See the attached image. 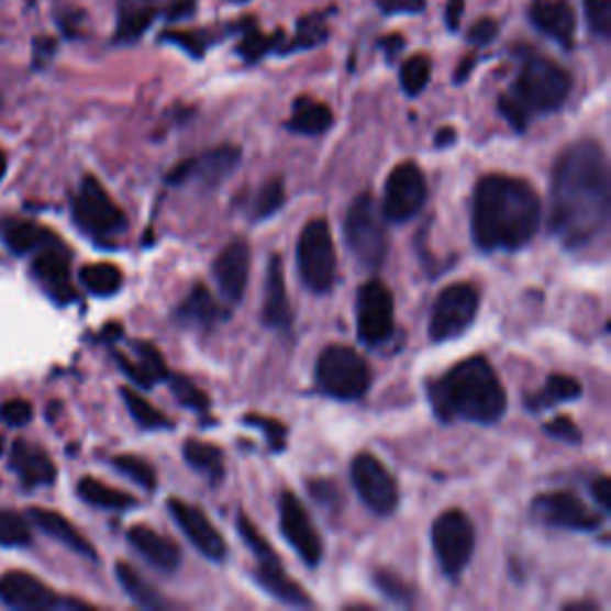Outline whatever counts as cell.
<instances>
[{"label":"cell","mask_w":611,"mask_h":611,"mask_svg":"<svg viewBox=\"0 0 611 611\" xmlns=\"http://www.w3.org/2000/svg\"><path fill=\"white\" fill-rule=\"evenodd\" d=\"M611 208L604 148L582 138L568 146L552 173L549 230L568 248H580L607 230Z\"/></svg>","instance_id":"obj_1"},{"label":"cell","mask_w":611,"mask_h":611,"mask_svg":"<svg viewBox=\"0 0 611 611\" xmlns=\"http://www.w3.org/2000/svg\"><path fill=\"white\" fill-rule=\"evenodd\" d=\"M537 191L525 179L511 175H488L474 193V240L482 252H516L535 237L540 227Z\"/></svg>","instance_id":"obj_2"},{"label":"cell","mask_w":611,"mask_h":611,"mask_svg":"<svg viewBox=\"0 0 611 611\" xmlns=\"http://www.w3.org/2000/svg\"><path fill=\"white\" fill-rule=\"evenodd\" d=\"M430 401L442 421L492 425L507 413V390L485 356H470L430 382Z\"/></svg>","instance_id":"obj_3"},{"label":"cell","mask_w":611,"mask_h":611,"mask_svg":"<svg viewBox=\"0 0 611 611\" xmlns=\"http://www.w3.org/2000/svg\"><path fill=\"white\" fill-rule=\"evenodd\" d=\"M571 93V75L543 55H531L521 65L513 87L499 99V113L516 132H523L533 115L554 113Z\"/></svg>","instance_id":"obj_4"},{"label":"cell","mask_w":611,"mask_h":611,"mask_svg":"<svg viewBox=\"0 0 611 611\" xmlns=\"http://www.w3.org/2000/svg\"><path fill=\"white\" fill-rule=\"evenodd\" d=\"M344 240L346 246H349L352 256L358 260V266H364L366 270L380 268L385 263L390 237H387V227L380 208L368 191L358 193L354 203L349 205V211H346Z\"/></svg>","instance_id":"obj_5"},{"label":"cell","mask_w":611,"mask_h":611,"mask_svg":"<svg viewBox=\"0 0 611 611\" xmlns=\"http://www.w3.org/2000/svg\"><path fill=\"white\" fill-rule=\"evenodd\" d=\"M315 385L332 399L356 401L368 392L370 368L366 358L352 346L332 344L318 356Z\"/></svg>","instance_id":"obj_6"},{"label":"cell","mask_w":611,"mask_h":611,"mask_svg":"<svg viewBox=\"0 0 611 611\" xmlns=\"http://www.w3.org/2000/svg\"><path fill=\"white\" fill-rule=\"evenodd\" d=\"M297 266L301 282L313 295H327L332 285H335L337 252L327 220L315 218L301 230L297 244Z\"/></svg>","instance_id":"obj_7"},{"label":"cell","mask_w":611,"mask_h":611,"mask_svg":"<svg viewBox=\"0 0 611 611\" xmlns=\"http://www.w3.org/2000/svg\"><path fill=\"white\" fill-rule=\"evenodd\" d=\"M73 215L77 225L93 240L118 237L127 230V218L96 177L81 179V187L73 199Z\"/></svg>","instance_id":"obj_8"},{"label":"cell","mask_w":611,"mask_h":611,"mask_svg":"<svg viewBox=\"0 0 611 611\" xmlns=\"http://www.w3.org/2000/svg\"><path fill=\"white\" fill-rule=\"evenodd\" d=\"M435 557L447 578H462L476 549V527L464 511L449 509L433 525Z\"/></svg>","instance_id":"obj_9"},{"label":"cell","mask_w":611,"mask_h":611,"mask_svg":"<svg viewBox=\"0 0 611 611\" xmlns=\"http://www.w3.org/2000/svg\"><path fill=\"white\" fill-rule=\"evenodd\" d=\"M480 295L474 285L456 282L444 287L435 299L433 315H430V340L449 342L470 327L476 321Z\"/></svg>","instance_id":"obj_10"},{"label":"cell","mask_w":611,"mask_h":611,"mask_svg":"<svg viewBox=\"0 0 611 611\" xmlns=\"http://www.w3.org/2000/svg\"><path fill=\"white\" fill-rule=\"evenodd\" d=\"M427 201V182L419 165L399 163L385 182L380 213L390 222H407L423 211Z\"/></svg>","instance_id":"obj_11"},{"label":"cell","mask_w":611,"mask_h":611,"mask_svg":"<svg viewBox=\"0 0 611 611\" xmlns=\"http://www.w3.org/2000/svg\"><path fill=\"white\" fill-rule=\"evenodd\" d=\"M358 340L368 346H380L395 332V297L385 282L370 280L358 289L356 299Z\"/></svg>","instance_id":"obj_12"},{"label":"cell","mask_w":611,"mask_h":611,"mask_svg":"<svg viewBox=\"0 0 611 611\" xmlns=\"http://www.w3.org/2000/svg\"><path fill=\"white\" fill-rule=\"evenodd\" d=\"M352 482L370 511L387 516L399 504V485L378 456L370 452L356 454L352 464Z\"/></svg>","instance_id":"obj_13"},{"label":"cell","mask_w":611,"mask_h":611,"mask_svg":"<svg viewBox=\"0 0 611 611\" xmlns=\"http://www.w3.org/2000/svg\"><path fill=\"white\" fill-rule=\"evenodd\" d=\"M280 531L303 564L309 566L321 564L323 540L318 535L309 511H306V507L301 504V499L291 490H285L280 495Z\"/></svg>","instance_id":"obj_14"},{"label":"cell","mask_w":611,"mask_h":611,"mask_svg":"<svg viewBox=\"0 0 611 611\" xmlns=\"http://www.w3.org/2000/svg\"><path fill=\"white\" fill-rule=\"evenodd\" d=\"M533 516L554 527H566V531L590 533L602 525V516L590 509L574 492H547L535 497Z\"/></svg>","instance_id":"obj_15"},{"label":"cell","mask_w":611,"mask_h":611,"mask_svg":"<svg viewBox=\"0 0 611 611\" xmlns=\"http://www.w3.org/2000/svg\"><path fill=\"white\" fill-rule=\"evenodd\" d=\"M242 160V151L237 146H218L201 153V156L187 158L177 163L168 175L170 185H187V182H199L203 187H218L222 179H227L234 168Z\"/></svg>","instance_id":"obj_16"},{"label":"cell","mask_w":611,"mask_h":611,"mask_svg":"<svg viewBox=\"0 0 611 611\" xmlns=\"http://www.w3.org/2000/svg\"><path fill=\"white\" fill-rule=\"evenodd\" d=\"M0 602L10 609L38 611L55 607H81L79 602L60 600L58 592L51 590L44 580L24 571H8L0 576Z\"/></svg>","instance_id":"obj_17"},{"label":"cell","mask_w":611,"mask_h":611,"mask_svg":"<svg viewBox=\"0 0 611 611\" xmlns=\"http://www.w3.org/2000/svg\"><path fill=\"white\" fill-rule=\"evenodd\" d=\"M168 511L173 513L175 523L182 527V533L189 537V543L197 547L205 559L211 562L225 559L227 554L225 537L220 535L218 527L208 521V516L199 507L185 502V499H170Z\"/></svg>","instance_id":"obj_18"},{"label":"cell","mask_w":611,"mask_h":611,"mask_svg":"<svg viewBox=\"0 0 611 611\" xmlns=\"http://www.w3.org/2000/svg\"><path fill=\"white\" fill-rule=\"evenodd\" d=\"M248 268H252V248L244 240H234L222 248L213 263V273L225 299L242 301L248 282Z\"/></svg>","instance_id":"obj_19"},{"label":"cell","mask_w":611,"mask_h":611,"mask_svg":"<svg viewBox=\"0 0 611 611\" xmlns=\"http://www.w3.org/2000/svg\"><path fill=\"white\" fill-rule=\"evenodd\" d=\"M256 562L258 564H256L254 578L263 590L275 597V600H280L282 604H289V607H309L311 604L309 595L303 592L299 582L291 580L285 574L280 557H277L273 547L268 552L256 554Z\"/></svg>","instance_id":"obj_20"},{"label":"cell","mask_w":611,"mask_h":611,"mask_svg":"<svg viewBox=\"0 0 611 611\" xmlns=\"http://www.w3.org/2000/svg\"><path fill=\"white\" fill-rule=\"evenodd\" d=\"M34 275L58 303H69L77 299L73 277H69V254L65 244L38 252V256L34 258Z\"/></svg>","instance_id":"obj_21"},{"label":"cell","mask_w":611,"mask_h":611,"mask_svg":"<svg viewBox=\"0 0 611 611\" xmlns=\"http://www.w3.org/2000/svg\"><path fill=\"white\" fill-rule=\"evenodd\" d=\"M527 15H531V22L540 32L549 36L552 41H557L559 46H574L576 15L566 0H533Z\"/></svg>","instance_id":"obj_22"},{"label":"cell","mask_w":611,"mask_h":611,"mask_svg":"<svg viewBox=\"0 0 611 611\" xmlns=\"http://www.w3.org/2000/svg\"><path fill=\"white\" fill-rule=\"evenodd\" d=\"M127 540L153 568H158L163 574H175L179 564H182V552H179L177 543L148 525H132L127 531Z\"/></svg>","instance_id":"obj_23"},{"label":"cell","mask_w":611,"mask_h":611,"mask_svg":"<svg viewBox=\"0 0 611 611\" xmlns=\"http://www.w3.org/2000/svg\"><path fill=\"white\" fill-rule=\"evenodd\" d=\"M295 313H291L289 295L285 285V273H282V258L273 256L268 275H266V299H263V323L273 330H289Z\"/></svg>","instance_id":"obj_24"},{"label":"cell","mask_w":611,"mask_h":611,"mask_svg":"<svg viewBox=\"0 0 611 611\" xmlns=\"http://www.w3.org/2000/svg\"><path fill=\"white\" fill-rule=\"evenodd\" d=\"M10 464L26 488H38V485H51L55 480L53 458L30 442L18 440L12 444Z\"/></svg>","instance_id":"obj_25"},{"label":"cell","mask_w":611,"mask_h":611,"mask_svg":"<svg viewBox=\"0 0 611 611\" xmlns=\"http://www.w3.org/2000/svg\"><path fill=\"white\" fill-rule=\"evenodd\" d=\"M34 521L36 527H41L46 535H51L53 540H58L60 545L69 547L73 552L81 554V557H89V559H96V549L93 545L89 543V540L81 535L77 527L69 523L63 513L58 511H53V509H44V507H34L30 509V513H26Z\"/></svg>","instance_id":"obj_26"},{"label":"cell","mask_w":611,"mask_h":611,"mask_svg":"<svg viewBox=\"0 0 611 611\" xmlns=\"http://www.w3.org/2000/svg\"><path fill=\"white\" fill-rule=\"evenodd\" d=\"M136 358H127L124 354H115V358L120 360V368L130 375V380H134L136 385L151 387L160 380H168V366H165V358L158 352L156 344L151 342H136L134 346Z\"/></svg>","instance_id":"obj_27"},{"label":"cell","mask_w":611,"mask_h":611,"mask_svg":"<svg viewBox=\"0 0 611 611\" xmlns=\"http://www.w3.org/2000/svg\"><path fill=\"white\" fill-rule=\"evenodd\" d=\"M227 315L230 313L225 306H220L203 285L193 287L191 295L179 303V309L175 313L177 323L197 325V327H215L218 323L225 321Z\"/></svg>","instance_id":"obj_28"},{"label":"cell","mask_w":611,"mask_h":611,"mask_svg":"<svg viewBox=\"0 0 611 611\" xmlns=\"http://www.w3.org/2000/svg\"><path fill=\"white\" fill-rule=\"evenodd\" d=\"M158 12L160 8L156 5V0H122L115 44H134L142 38L151 22L158 18Z\"/></svg>","instance_id":"obj_29"},{"label":"cell","mask_w":611,"mask_h":611,"mask_svg":"<svg viewBox=\"0 0 611 611\" xmlns=\"http://www.w3.org/2000/svg\"><path fill=\"white\" fill-rule=\"evenodd\" d=\"M287 127L291 132L306 134V136L325 134L332 127V110L321 101L301 96V99L295 101V108H291V118L287 122Z\"/></svg>","instance_id":"obj_30"},{"label":"cell","mask_w":611,"mask_h":611,"mask_svg":"<svg viewBox=\"0 0 611 611\" xmlns=\"http://www.w3.org/2000/svg\"><path fill=\"white\" fill-rule=\"evenodd\" d=\"M115 576L120 580L122 590L130 595V600L138 607L158 611V609H168V602L163 600L160 592L151 586V582L136 571L134 566H130L127 562H118L115 564Z\"/></svg>","instance_id":"obj_31"},{"label":"cell","mask_w":611,"mask_h":611,"mask_svg":"<svg viewBox=\"0 0 611 611\" xmlns=\"http://www.w3.org/2000/svg\"><path fill=\"white\" fill-rule=\"evenodd\" d=\"M5 242L15 254L44 252V248L63 244L51 230L36 225V222H12L5 230Z\"/></svg>","instance_id":"obj_32"},{"label":"cell","mask_w":611,"mask_h":611,"mask_svg":"<svg viewBox=\"0 0 611 611\" xmlns=\"http://www.w3.org/2000/svg\"><path fill=\"white\" fill-rule=\"evenodd\" d=\"M77 492L87 504L108 509V511H124L136 507V499L132 495L122 492L118 488H110V485L96 478H81L77 485Z\"/></svg>","instance_id":"obj_33"},{"label":"cell","mask_w":611,"mask_h":611,"mask_svg":"<svg viewBox=\"0 0 611 611\" xmlns=\"http://www.w3.org/2000/svg\"><path fill=\"white\" fill-rule=\"evenodd\" d=\"M182 452H185V462L203 478L218 482L222 476H225V458H222V452L215 447V444H208L201 440H187Z\"/></svg>","instance_id":"obj_34"},{"label":"cell","mask_w":611,"mask_h":611,"mask_svg":"<svg viewBox=\"0 0 611 611\" xmlns=\"http://www.w3.org/2000/svg\"><path fill=\"white\" fill-rule=\"evenodd\" d=\"M580 382L571 378V375H549L543 392L527 395L525 404L533 411H543L554 404H562V401H574L580 397Z\"/></svg>","instance_id":"obj_35"},{"label":"cell","mask_w":611,"mask_h":611,"mask_svg":"<svg viewBox=\"0 0 611 611\" xmlns=\"http://www.w3.org/2000/svg\"><path fill=\"white\" fill-rule=\"evenodd\" d=\"M79 280L96 297H113L120 291L124 277L113 263H91V266L81 268Z\"/></svg>","instance_id":"obj_36"},{"label":"cell","mask_w":611,"mask_h":611,"mask_svg":"<svg viewBox=\"0 0 611 611\" xmlns=\"http://www.w3.org/2000/svg\"><path fill=\"white\" fill-rule=\"evenodd\" d=\"M120 395L124 399V407H127V411L132 413V419L138 427H144V430H170L173 427V421L168 419V415L158 411L153 404H148L142 395H136L134 390H130V387H122Z\"/></svg>","instance_id":"obj_37"},{"label":"cell","mask_w":611,"mask_h":611,"mask_svg":"<svg viewBox=\"0 0 611 611\" xmlns=\"http://www.w3.org/2000/svg\"><path fill=\"white\" fill-rule=\"evenodd\" d=\"M113 466L120 470L122 476H127L130 480H134L138 488H144L146 492H153L158 488L156 468H153L148 462H144L142 456L120 454V456L113 458Z\"/></svg>","instance_id":"obj_38"},{"label":"cell","mask_w":611,"mask_h":611,"mask_svg":"<svg viewBox=\"0 0 611 611\" xmlns=\"http://www.w3.org/2000/svg\"><path fill=\"white\" fill-rule=\"evenodd\" d=\"M430 73H433V65H430L425 55H413V58L401 65V89L407 91V96H421L430 81Z\"/></svg>","instance_id":"obj_39"},{"label":"cell","mask_w":611,"mask_h":611,"mask_svg":"<svg viewBox=\"0 0 611 611\" xmlns=\"http://www.w3.org/2000/svg\"><path fill=\"white\" fill-rule=\"evenodd\" d=\"M30 543H32V531L20 513L0 509V545L26 547Z\"/></svg>","instance_id":"obj_40"},{"label":"cell","mask_w":611,"mask_h":611,"mask_svg":"<svg viewBox=\"0 0 611 611\" xmlns=\"http://www.w3.org/2000/svg\"><path fill=\"white\" fill-rule=\"evenodd\" d=\"M168 382H170V390L173 395L177 397V401L182 407L191 409V411H205L208 407H211V399H208V395L201 390V387L185 378V375H168Z\"/></svg>","instance_id":"obj_41"},{"label":"cell","mask_w":611,"mask_h":611,"mask_svg":"<svg viewBox=\"0 0 611 611\" xmlns=\"http://www.w3.org/2000/svg\"><path fill=\"white\" fill-rule=\"evenodd\" d=\"M282 203H285V185H282L280 177H275V179H270V182L263 185L260 191L256 193L254 218L266 220V218H270V215L280 211Z\"/></svg>","instance_id":"obj_42"},{"label":"cell","mask_w":611,"mask_h":611,"mask_svg":"<svg viewBox=\"0 0 611 611\" xmlns=\"http://www.w3.org/2000/svg\"><path fill=\"white\" fill-rule=\"evenodd\" d=\"M373 582H375V588L387 597V600H392L397 604L413 602V588L407 580H401L397 574L387 571V568H378V571L373 574Z\"/></svg>","instance_id":"obj_43"},{"label":"cell","mask_w":611,"mask_h":611,"mask_svg":"<svg viewBox=\"0 0 611 611\" xmlns=\"http://www.w3.org/2000/svg\"><path fill=\"white\" fill-rule=\"evenodd\" d=\"M327 38V24H325V12H318V15H309L299 22L297 38L291 44L289 51L297 48H313L318 44H323Z\"/></svg>","instance_id":"obj_44"},{"label":"cell","mask_w":611,"mask_h":611,"mask_svg":"<svg viewBox=\"0 0 611 611\" xmlns=\"http://www.w3.org/2000/svg\"><path fill=\"white\" fill-rule=\"evenodd\" d=\"M244 423L246 425H254L258 427L263 435H266L268 444H270V449L273 452H282L287 447V427L280 423V421H275V419H266V415H244Z\"/></svg>","instance_id":"obj_45"},{"label":"cell","mask_w":611,"mask_h":611,"mask_svg":"<svg viewBox=\"0 0 611 611\" xmlns=\"http://www.w3.org/2000/svg\"><path fill=\"white\" fill-rule=\"evenodd\" d=\"M586 20L590 32L600 38L611 34V3L609 0H586Z\"/></svg>","instance_id":"obj_46"},{"label":"cell","mask_w":611,"mask_h":611,"mask_svg":"<svg viewBox=\"0 0 611 611\" xmlns=\"http://www.w3.org/2000/svg\"><path fill=\"white\" fill-rule=\"evenodd\" d=\"M32 415H34V409L30 401H24V399H8L0 404V421H3L5 425H12V427L26 425L32 421Z\"/></svg>","instance_id":"obj_47"},{"label":"cell","mask_w":611,"mask_h":611,"mask_svg":"<svg viewBox=\"0 0 611 611\" xmlns=\"http://www.w3.org/2000/svg\"><path fill=\"white\" fill-rule=\"evenodd\" d=\"M280 38V34H275L273 38H268V36H260L258 32H252L248 34L242 44H240V55L244 60H248V63H254V60H258L260 55H266L270 48H273V44L275 41Z\"/></svg>","instance_id":"obj_48"},{"label":"cell","mask_w":611,"mask_h":611,"mask_svg":"<svg viewBox=\"0 0 611 611\" xmlns=\"http://www.w3.org/2000/svg\"><path fill=\"white\" fill-rule=\"evenodd\" d=\"M545 430H547V435L557 437V440L571 442V444L580 442V430H578V425L571 419H568V415H557V419L549 421L545 425Z\"/></svg>","instance_id":"obj_49"},{"label":"cell","mask_w":611,"mask_h":611,"mask_svg":"<svg viewBox=\"0 0 611 611\" xmlns=\"http://www.w3.org/2000/svg\"><path fill=\"white\" fill-rule=\"evenodd\" d=\"M425 5V0H378V8L385 15H419Z\"/></svg>","instance_id":"obj_50"},{"label":"cell","mask_w":611,"mask_h":611,"mask_svg":"<svg viewBox=\"0 0 611 611\" xmlns=\"http://www.w3.org/2000/svg\"><path fill=\"white\" fill-rule=\"evenodd\" d=\"M163 41H173V44L177 46H182L189 55H193V58H201L203 51H205V41H203V34H191V32H185V34H165Z\"/></svg>","instance_id":"obj_51"},{"label":"cell","mask_w":611,"mask_h":611,"mask_svg":"<svg viewBox=\"0 0 611 611\" xmlns=\"http://www.w3.org/2000/svg\"><path fill=\"white\" fill-rule=\"evenodd\" d=\"M309 490L313 495V499L318 504H323V507H330V504H337L340 502V490H337V485L332 482V480H311L309 482Z\"/></svg>","instance_id":"obj_52"},{"label":"cell","mask_w":611,"mask_h":611,"mask_svg":"<svg viewBox=\"0 0 611 611\" xmlns=\"http://www.w3.org/2000/svg\"><path fill=\"white\" fill-rule=\"evenodd\" d=\"M497 32H499V26H497L495 20H480V22H476L474 26H470L468 41L474 46H478V48L480 46H488V44H492V41H495Z\"/></svg>","instance_id":"obj_53"},{"label":"cell","mask_w":611,"mask_h":611,"mask_svg":"<svg viewBox=\"0 0 611 611\" xmlns=\"http://www.w3.org/2000/svg\"><path fill=\"white\" fill-rule=\"evenodd\" d=\"M590 492L595 497V502L602 507V511H611V485L607 476H600L592 485H590Z\"/></svg>","instance_id":"obj_54"},{"label":"cell","mask_w":611,"mask_h":611,"mask_svg":"<svg viewBox=\"0 0 611 611\" xmlns=\"http://www.w3.org/2000/svg\"><path fill=\"white\" fill-rule=\"evenodd\" d=\"M464 18V0H449L447 3V12H444V20H447V26L452 32L458 30V24H462Z\"/></svg>","instance_id":"obj_55"},{"label":"cell","mask_w":611,"mask_h":611,"mask_svg":"<svg viewBox=\"0 0 611 611\" xmlns=\"http://www.w3.org/2000/svg\"><path fill=\"white\" fill-rule=\"evenodd\" d=\"M382 48H385V53H387V58L390 60H395V55L404 48V38L401 36H387V38H382Z\"/></svg>","instance_id":"obj_56"},{"label":"cell","mask_w":611,"mask_h":611,"mask_svg":"<svg viewBox=\"0 0 611 611\" xmlns=\"http://www.w3.org/2000/svg\"><path fill=\"white\" fill-rule=\"evenodd\" d=\"M454 142H456V132H454L452 127H444V130H440V132H437L435 144H437L440 148H444V146H452Z\"/></svg>","instance_id":"obj_57"},{"label":"cell","mask_w":611,"mask_h":611,"mask_svg":"<svg viewBox=\"0 0 611 611\" xmlns=\"http://www.w3.org/2000/svg\"><path fill=\"white\" fill-rule=\"evenodd\" d=\"M470 65H474V58H468V60H464V65H462V69H458V73H456V81H464V79L468 77V73H470Z\"/></svg>","instance_id":"obj_58"},{"label":"cell","mask_w":611,"mask_h":611,"mask_svg":"<svg viewBox=\"0 0 611 611\" xmlns=\"http://www.w3.org/2000/svg\"><path fill=\"white\" fill-rule=\"evenodd\" d=\"M564 609H571V611H578V609H600L597 604H592V602H568Z\"/></svg>","instance_id":"obj_59"},{"label":"cell","mask_w":611,"mask_h":611,"mask_svg":"<svg viewBox=\"0 0 611 611\" xmlns=\"http://www.w3.org/2000/svg\"><path fill=\"white\" fill-rule=\"evenodd\" d=\"M5 170H8V158H5V153L0 151V179H3Z\"/></svg>","instance_id":"obj_60"},{"label":"cell","mask_w":611,"mask_h":611,"mask_svg":"<svg viewBox=\"0 0 611 611\" xmlns=\"http://www.w3.org/2000/svg\"><path fill=\"white\" fill-rule=\"evenodd\" d=\"M3 449H5V444H3V437H0V454H3Z\"/></svg>","instance_id":"obj_61"},{"label":"cell","mask_w":611,"mask_h":611,"mask_svg":"<svg viewBox=\"0 0 611 611\" xmlns=\"http://www.w3.org/2000/svg\"><path fill=\"white\" fill-rule=\"evenodd\" d=\"M232 3H248V0H232Z\"/></svg>","instance_id":"obj_62"}]
</instances>
